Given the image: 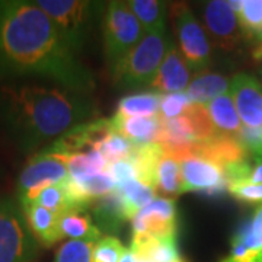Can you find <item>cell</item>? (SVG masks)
<instances>
[{"label": "cell", "instance_id": "11", "mask_svg": "<svg viewBox=\"0 0 262 262\" xmlns=\"http://www.w3.org/2000/svg\"><path fill=\"white\" fill-rule=\"evenodd\" d=\"M225 189H227L225 170L217 163L198 155L181 160V194L204 192L214 195Z\"/></svg>", "mask_w": 262, "mask_h": 262}, {"label": "cell", "instance_id": "5", "mask_svg": "<svg viewBox=\"0 0 262 262\" xmlns=\"http://www.w3.org/2000/svg\"><path fill=\"white\" fill-rule=\"evenodd\" d=\"M173 32L178 50L189 72L201 73L211 66L213 50L204 27L196 20L192 10L185 3L172 5Z\"/></svg>", "mask_w": 262, "mask_h": 262}, {"label": "cell", "instance_id": "7", "mask_svg": "<svg viewBox=\"0 0 262 262\" xmlns=\"http://www.w3.org/2000/svg\"><path fill=\"white\" fill-rule=\"evenodd\" d=\"M37 251L20 204L0 200V262H32Z\"/></svg>", "mask_w": 262, "mask_h": 262}, {"label": "cell", "instance_id": "6", "mask_svg": "<svg viewBox=\"0 0 262 262\" xmlns=\"http://www.w3.org/2000/svg\"><path fill=\"white\" fill-rule=\"evenodd\" d=\"M102 18L103 48L108 64L113 70L122 57L127 56L131 48L143 38L144 31L127 2L106 3Z\"/></svg>", "mask_w": 262, "mask_h": 262}, {"label": "cell", "instance_id": "36", "mask_svg": "<svg viewBox=\"0 0 262 262\" xmlns=\"http://www.w3.org/2000/svg\"><path fill=\"white\" fill-rule=\"evenodd\" d=\"M106 172L111 175V178L115 182V187H120V185L128 182V181L137 179L136 169H134L133 163L128 159L118 160V162L110 163L108 168H106Z\"/></svg>", "mask_w": 262, "mask_h": 262}, {"label": "cell", "instance_id": "28", "mask_svg": "<svg viewBox=\"0 0 262 262\" xmlns=\"http://www.w3.org/2000/svg\"><path fill=\"white\" fill-rule=\"evenodd\" d=\"M106 168H108V163L98 149L86 150V151L72 155L69 156V162H67L69 178L72 179L83 178L94 173L105 172Z\"/></svg>", "mask_w": 262, "mask_h": 262}, {"label": "cell", "instance_id": "3", "mask_svg": "<svg viewBox=\"0 0 262 262\" xmlns=\"http://www.w3.org/2000/svg\"><path fill=\"white\" fill-rule=\"evenodd\" d=\"M170 37L166 29L144 34L140 41L131 48L114 67V82L122 89L149 88L158 75L160 64L166 56Z\"/></svg>", "mask_w": 262, "mask_h": 262}, {"label": "cell", "instance_id": "26", "mask_svg": "<svg viewBox=\"0 0 262 262\" xmlns=\"http://www.w3.org/2000/svg\"><path fill=\"white\" fill-rule=\"evenodd\" d=\"M162 95L158 92H143V94L124 96L118 102L117 113L122 117H151L158 115L160 108Z\"/></svg>", "mask_w": 262, "mask_h": 262}, {"label": "cell", "instance_id": "2", "mask_svg": "<svg viewBox=\"0 0 262 262\" xmlns=\"http://www.w3.org/2000/svg\"><path fill=\"white\" fill-rule=\"evenodd\" d=\"M96 106L86 95L41 84H3L0 115L8 131L25 151L96 117Z\"/></svg>", "mask_w": 262, "mask_h": 262}, {"label": "cell", "instance_id": "41", "mask_svg": "<svg viewBox=\"0 0 262 262\" xmlns=\"http://www.w3.org/2000/svg\"><path fill=\"white\" fill-rule=\"evenodd\" d=\"M249 262H262V249L259 252H256L253 255V258Z\"/></svg>", "mask_w": 262, "mask_h": 262}, {"label": "cell", "instance_id": "10", "mask_svg": "<svg viewBox=\"0 0 262 262\" xmlns=\"http://www.w3.org/2000/svg\"><path fill=\"white\" fill-rule=\"evenodd\" d=\"M203 24L210 42H213L217 50L230 53L242 42L244 34L229 2L211 0L206 3L203 10Z\"/></svg>", "mask_w": 262, "mask_h": 262}, {"label": "cell", "instance_id": "32", "mask_svg": "<svg viewBox=\"0 0 262 262\" xmlns=\"http://www.w3.org/2000/svg\"><path fill=\"white\" fill-rule=\"evenodd\" d=\"M134 146L136 144H133L128 139H125L120 133L114 131L98 150L101 151L102 158L110 165V163L118 162V160L128 159L134 150Z\"/></svg>", "mask_w": 262, "mask_h": 262}, {"label": "cell", "instance_id": "14", "mask_svg": "<svg viewBox=\"0 0 262 262\" xmlns=\"http://www.w3.org/2000/svg\"><path fill=\"white\" fill-rule=\"evenodd\" d=\"M189 79H191V72L187 63L181 56L175 42L170 39L166 56L160 64L155 80L150 83L149 88L151 89V92H158L160 95L178 94L187 89L191 82Z\"/></svg>", "mask_w": 262, "mask_h": 262}, {"label": "cell", "instance_id": "25", "mask_svg": "<svg viewBox=\"0 0 262 262\" xmlns=\"http://www.w3.org/2000/svg\"><path fill=\"white\" fill-rule=\"evenodd\" d=\"M229 5L237 16L242 34L262 41V0H239Z\"/></svg>", "mask_w": 262, "mask_h": 262}, {"label": "cell", "instance_id": "31", "mask_svg": "<svg viewBox=\"0 0 262 262\" xmlns=\"http://www.w3.org/2000/svg\"><path fill=\"white\" fill-rule=\"evenodd\" d=\"M98 242L91 239L67 241L57 251L54 262H92L95 245Z\"/></svg>", "mask_w": 262, "mask_h": 262}, {"label": "cell", "instance_id": "12", "mask_svg": "<svg viewBox=\"0 0 262 262\" xmlns=\"http://www.w3.org/2000/svg\"><path fill=\"white\" fill-rule=\"evenodd\" d=\"M111 118H99L79 124L63 136H60L51 146L46 149L64 156H72L86 150L99 149L101 144L114 133Z\"/></svg>", "mask_w": 262, "mask_h": 262}, {"label": "cell", "instance_id": "33", "mask_svg": "<svg viewBox=\"0 0 262 262\" xmlns=\"http://www.w3.org/2000/svg\"><path fill=\"white\" fill-rule=\"evenodd\" d=\"M127 248L120 239L114 236H102V239L95 245L92 262H120Z\"/></svg>", "mask_w": 262, "mask_h": 262}, {"label": "cell", "instance_id": "27", "mask_svg": "<svg viewBox=\"0 0 262 262\" xmlns=\"http://www.w3.org/2000/svg\"><path fill=\"white\" fill-rule=\"evenodd\" d=\"M232 245L244 249L249 256L248 262L253 258V255L262 249V206L256 208L251 220H248L233 236Z\"/></svg>", "mask_w": 262, "mask_h": 262}, {"label": "cell", "instance_id": "42", "mask_svg": "<svg viewBox=\"0 0 262 262\" xmlns=\"http://www.w3.org/2000/svg\"><path fill=\"white\" fill-rule=\"evenodd\" d=\"M259 159H262V155H261V158H259Z\"/></svg>", "mask_w": 262, "mask_h": 262}, {"label": "cell", "instance_id": "34", "mask_svg": "<svg viewBox=\"0 0 262 262\" xmlns=\"http://www.w3.org/2000/svg\"><path fill=\"white\" fill-rule=\"evenodd\" d=\"M191 101L188 99L185 92H178V94L162 95L160 99L159 115L162 120H172L177 117H182L187 113L188 106L191 105Z\"/></svg>", "mask_w": 262, "mask_h": 262}, {"label": "cell", "instance_id": "16", "mask_svg": "<svg viewBox=\"0 0 262 262\" xmlns=\"http://www.w3.org/2000/svg\"><path fill=\"white\" fill-rule=\"evenodd\" d=\"M20 207L29 230L38 244L51 248L64 237L60 230V215L37 204H25Z\"/></svg>", "mask_w": 262, "mask_h": 262}, {"label": "cell", "instance_id": "43", "mask_svg": "<svg viewBox=\"0 0 262 262\" xmlns=\"http://www.w3.org/2000/svg\"><path fill=\"white\" fill-rule=\"evenodd\" d=\"M182 262H184V261H182Z\"/></svg>", "mask_w": 262, "mask_h": 262}, {"label": "cell", "instance_id": "29", "mask_svg": "<svg viewBox=\"0 0 262 262\" xmlns=\"http://www.w3.org/2000/svg\"><path fill=\"white\" fill-rule=\"evenodd\" d=\"M158 192L165 198L181 194V160L163 153L158 165Z\"/></svg>", "mask_w": 262, "mask_h": 262}, {"label": "cell", "instance_id": "37", "mask_svg": "<svg viewBox=\"0 0 262 262\" xmlns=\"http://www.w3.org/2000/svg\"><path fill=\"white\" fill-rule=\"evenodd\" d=\"M239 140L245 149L252 153L255 158H261L262 155V127H244L239 136Z\"/></svg>", "mask_w": 262, "mask_h": 262}, {"label": "cell", "instance_id": "22", "mask_svg": "<svg viewBox=\"0 0 262 262\" xmlns=\"http://www.w3.org/2000/svg\"><path fill=\"white\" fill-rule=\"evenodd\" d=\"M229 80L225 76L217 73H200L188 84V99L192 103L207 105L213 99L229 92Z\"/></svg>", "mask_w": 262, "mask_h": 262}, {"label": "cell", "instance_id": "17", "mask_svg": "<svg viewBox=\"0 0 262 262\" xmlns=\"http://www.w3.org/2000/svg\"><path fill=\"white\" fill-rule=\"evenodd\" d=\"M111 121L114 130L136 146L156 143L162 128V118L159 114L151 117H122L115 114Z\"/></svg>", "mask_w": 262, "mask_h": 262}, {"label": "cell", "instance_id": "21", "mask_svg": "<svg viewBox=\"0 0 262 262\" xmlns=\"http://www.w3.org/2000/svg\"><path fill=\"white\" fill-rule=\"evenodd\" d=\"M115 192L121 203L124 220H133L134 215L137 214L141 208H144L155 198H158L156 196L158 191L155 188L147 187L137 179L128 181L120 187H115Z\"/></svg>", "mask_w": 262, "mask_h": 262}, {"label": "cell", "instance_id": "23", "mask_svg": "<svg viewBox=\"0 0 262 262\" xmlns=\"http://www.w3.org/2000/svg\"><path fill=\"white\" fill-rule=\"evenodd\" d=\"M127 5L139 20L144 34L166 29V3L158 0H130Z\"/></svg>", "mask_w": 262, "mask_h": 262}, {"label": "cell", "instance_id": "24", "mask_svg": "<svg viewBox=\"0 0 262 262\" xmlns=\"http://www.w3.org/2000/svg\"><path fill=\"white\" fill-rule=\"evenodd\" d=\"M60 230L64 237L76 239H91V241H101L102 233L94 225L92 215L86 214L84 211H67L60 215Z\"/></svg>", "mask_w": 262, "mask_h": 262}, {"label": "cell", "instance_id": "8", "mask_svg": "<svg viewBox=\"0 0 262 262\" xmlns=\"http://www.w3.org/2000/svg\"><path fill=\"white\" fill-rule=\"evenodd\" d=\"M69 156L42 149L27 163L18 179L19 200H24L41 188L60 184L69 178Z\"/></svg>", "mask_w": 262, "mask_h": 262}, {"label": "cell", "instance_id": "4", "mask_svg": "<svg viewBox=\"0 0 262 262\" xmlns=\"http://www.w3.org/2000/svg\"><path fill=\"white\" fill-rule=\"evenodd\" d=\"M39 9L53 20L67 46L79 54L91 31L102 3L86 0H38Z\"/></svg>", "mask_w": 262, "mask_h": 262}, {"label": "cell", "instance_id": "30", "mask_svg": "<svg viewBox=\"0 0 262 262\" xmlns=\"http://www.w3.org/2000/svg\"><path fill=\"white\" fill-rule=\"evenodd\" d=\"M188 118V121L192 127L195 140L198 143L210 140L219 134V131L215 128V125L211 121V117L207 111L206 105H200V103H191L188 106L187 113L184 114Z\"/></svg>", "mask_w": 262, "mask_h": 262}, {"label": "cell", "instance_id": "20", "mask_svg": "<svg viewBox=\"0 0 262 262\" xmlns=\"http://www.w3.org/2000/svg\"><path fill=\"white\" fill-rule=\"evenodd\" d=\"M206 108L219 133L239 139L244 127L239 118V114L236 111L233 99L229 92L207 103Z\"/></svg>", "mask_w": 262, "mask_h": 262}, {"label": "cell", "instance_id": "9", "mask_svg": "<svg viewBox=\"0 0 262 262\" xmlns=\"http://www.w3.org/2000/svg\"><path fill=\"white\" fill-rule=\"evenodd\" d=\"M133 237H177L178 213L172 198L158 196L133 219Z\"/></svg>", "mask_w": 262, "mask_h": 262}, {"label": "cell", "instance_id": "13", "mask_svg": "<svg viewBox=\"0 0 262 262\" xmlns=\"http://www.w3.org/2000/svg\"><path fill=\"white\" fill-rule=\"evenodd\" d=\"M236 111L245 127H262V88L253 76L237 73L229 86Z\"/></svg>", "mask_w": 262, "mask_h": 262}, {"label": "cell", "instance_id": "18", "mask_svg": "<svg viewBox=\"0 0 262 262\" xmlns=\"http://www.w3.org/2000/svg\"><path fill=\"white\" fill-rule=\"evenodd\" d=\"M19 204L20 206L37 204V206L44 207L58 215L64 214L67 211H73V210L83 211L73 203L72 196L67 191V187H66V181L60 182V184H51V185L38 189L27 198L19 200Z\"/></svg>", "mask_w": 262, "mask_h": 262}, {"label": "cell", "instance_id": "38", "mask_svg": "<svg viewBox=\"0 0 262 262\" xmlns=\"http://www.w3.org/2000/svg\"><path fill=\"white\" fill-rule=\"evenodd\" d=\"M253 159H255V165L252 166L249 182H252V184H262V159H259V158H253Z\"/></svg>", "mask_w": 262, "mask_h": 262}, {"label": "cell", "instance_id": "40", "mask_svg": "<svg viewBox=\"0 0 262 262\" xmlns=\"http://www.w3.org/2000/svg\"><path fill=\"white\" fill-rule=\"evenodd\" d=\"M253 58H256V60H262V41L259 42V46L255 48V51H253Z\"/></svg>", "mask_w": 262, "mask_h": 262}, {"label": "cell", "instance_id": "15", "mask_svg": "<svg viewBox=\"0 0 262 262\" xmlns=\"http://www.w3.org/2000/svg\"><path fill=\"white\" fill-rule=\"evenodd\" d=\"M196 155L214 162L222 168H226L233 163L246 162L249 151L245 149V146L237 137L219 133L213 139L198 143Z\"/></svg>", "mask_w": 262, "mask_h": 262}, {"label": "cell", "instance_id": "39", "mask_svg": "<svg viewBox=\"0 0 262 262\" xmlns=\"http://www.w3.org/2000/svg\"><path fill=\"white\" fill-rule=\"evenodd\" d=\"M120 262H136V256H134L133 251H131V249H127V251H125V253H124V255L121 256Z\"/></svg>", "mask_w": 262, "mask_h": 262}, {"label": "cell", "instance_id": "35", "mask_svg": "<svg viewBox=\"0 0 262 262\" xmlns=\"http://www.w3.org/2000/svg\"><path fill=\"white\" fill-rule=\"evenodd\" d=\"M227 191L241 203L262 206V184H252L249 181H245L229 185Z\"/></svg>", "mask_w": 262, "mask_h": 262}, {"label": "cell", "instance_id": "1", "mask_svg": "<svg viewBox=\"0 0 262 262\" xmlns=\"http://www.w3.org/2000/svg\"><path fill=\"white\" fill-rule=\"evenodd\" d=\"M37 76L89 94L92 72L67 46L53 20L28 0H0V79Z\"/></svg>", "mask_w": 262, "mask_h": 262}, {"label": "cell", "instance_id": "19", "mask_svg": "<svg viewBox=\"0 0 262 262\" xmlns=\"http://www.w3.org/2000/svg\"><path fill=\"white\" fill-rule=\"evenodd\" d=\"M163 155V150L158 143L134 146L130 160L136 169L137 181L158 191V165Z\"/></svg>", "mask_w": 262, "mask_h": 262}]
</instances>
